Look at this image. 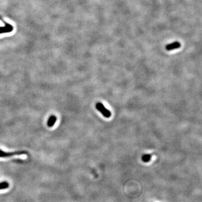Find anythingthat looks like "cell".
I'll return each mask as SVG.
<instances>
[{
	"label": "cell",
	"mask_w": 202,
	"mask_h": 202,
	"mask_svg": "<svg viewBox=\"0 0 202 202\" xmlns=\"http://www.w3.org/2000/svg\"><path fill=\"white\" fill-rule=\"evenodd\" d=\"M23 154H28V152L25 150H19V151H15L13 152H6L0 150V158H8L14 156H18V155H23Z\"/></svg>",
	"instance_id": "6da1fadb"
},
{
	"label": "cell",
	"mask_w": 202,
	"mask_h": 202,
	"mask_svg": "<svg viewBox=\"0 0 202 202\" xmlns=\"http://www.w3.org/2000/svg\"><path fill=\"white\" fill-rule=\"evenodd\" d=\"M95 107L98 111H99L105 118H110L111 117V113L110 111L104 107V105L101 102H97L95 104Z\"/></svg>",
	"instance_id": "7a4b0ae2"
},
{
	"label": "cell",
	"mask_w": 202,
	"mask_h": 202,
	"mask_svg": "<svg viewBox=\"0 0 202 202\" xmlns=\"http://www.w3.org/2000/svg\"><path fill=\"white\" fill-rule=\"evenodd\" d=\"M181 43L179 42H174L171 43H169L168 45H167L165 49H166L167 51H172L173 49H179L180 47H181Z\"/></svg>",
	"instance_id": "3957f363"
},
{
	"label": "cell",
	"mask_w": 202,
	"mask_h": 202,
	"mask_svg": "<svg viewBox=\"0 0 202 202\" xmlns=\"http://www.w3.org/2000/svg\"><path fill=\"white\" fill-rule=\"evenodd\" d=\"M13 26L9 24H6L5 26L0 27V34L3 33H10L13 30Z\"/></svg>",
	"instance_id": "277c9868"
},
{
	"label": "cell",
	"mask_w": 202,
	"mask_h": 202,
	"mask_svg": "<svg viewBox=\"0 0 202 202\" xmlns=\"http://www.w3.org/2000/svg\"><path fill=\"white\" fill-rule=\"evenodd\" d=\"M57 121V117L55 115H52L49 116L48 120H47V125L48 126V127H52L55 125Z\"/></svg>",
	"instance_id": "5b68a950"
},
{
	"label": "cell",
	"mask_w": 202,
	"mask_h": 202,
	"mask_svg": "<svg viewBox=\"0 0 202 202\" xmlns=\"http://www.w3.org/2000/svg\"><path fill=\"white\" fill-rule=\"evenodd\" d=\"M151 157H152V156L150 154H144L143 156H142V161L144 162H148L150 161V159H151Z\"/></svg>",
	"instance_id": "8992f818"
},
{
	"label": "cell",
	"mask_w": 202,
	"mask_h": 202,
	"mask_svg": "<svg viewBox=\"0 0 202 202\" xmlns=\"http://www.w3.org/2000/svg\"><path fill=\"white\" fill-rule=\"evenodd\" d=\"M9 186V184L7 181H3L2 183H0V190H3L8 188Z\"/></svg>",
	"instance_id": "52a82bcc"
}]
</instances>
